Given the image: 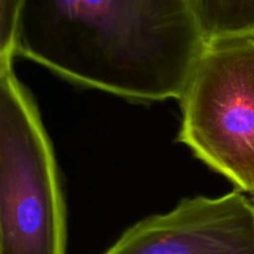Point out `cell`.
Returning a JSON list of instances; mask_svg holds the SVG:
<instances>
[{
  "instance_id": "obj_1",
  "label": "cell",
  "mask_w": 254,
  "mask_h": 254,
  "mask_svg": "<svg viewBox=\"0 0 254 254\" xmlns=\"http://www.w3.org/2000/svg\"><path fill=\"white\" fill-rule=\"evenodd\" d=\"M206 47L189 0H24L16 55L136 101L180 99Z\"/></svg>"
},
{
  "instance_id": "obj_2",
  "label": "cell",
  "mask_w": 254,
  "mask_h": 254,
  "mask_svg": "<svg viewBox=\"0 0 254 254\" xmlns=\"http://www.w3.org/2000/svg\"><path fill=\"white\" fill-rule=\"evenodd\" d=\"M51 141L12 62L0 64V254H66Z\"/></svg>"
},
{
  "instance_id": "obj_3",
  "label": "cell",
  "mask_w": 254,
  "mask_h": 254,
  "mask_svg": "<svg viewBox=\"0 0 254 254\" xmlns=\"http://www.w3.org/2000/svg\"><path fill=\"white\" fill-rule=\"evenodd\" d=\"M179 140L238 191L254 188V37L206 44L180 98Z\"/></svg>"
},
{
  "instance_id": "obj_4",
  "label": "cell",
  "mask_w": 254,
  "mask_h": 254,
  "mask_svg": "<svg viewBox=\"0 0 254 254\" xmlns=\"http://www.w3.org/2000/svg\"><path fill=\"white\" fill-rule=\"evenodd\" d=\"M103 254H254V203L238 190L184 198L129 227Z\"/></svg>"
},
{
  "instance_id": "obj_5",
  "label": "cell",
  "mask_w": 254,
  "mask_h": 254,
  "mask_svg": "<svg viewBox=\"0 0 254 254\" xmlns=\"http://www.w3.org/2000/svg\"><path fill=\"white\" fill-rule=\"evenodd\" d=\"M206 44L254 37V0H189Z\"/></svg>"
},
{
  "instance_id": "obj_6",
  "label": "cell",
  "mask_w": 254,
  "mask_h": 254,
  "mask_svg": "<svg viewBox=\"0 0 254 254\" xmlns=\"http://www.w3.org/2000/svg\"><path fill=\"white\" fill-rule=\"evenodd\" d=\"M24 0H0V64L16 56L20 12Z\"/></svg>"
},
{
  "instance_id": "obj_7",
  "label": "cell",
  "mask_w": 254,
  "mask_h": 254,
  "mask_svg": "<svg viewBox=\"0 0 254 254\" xmlns=\"http://www.w3.org/2000/svg\"><path fill=\"white\" fill-rule=\"evenodd\" d=\"M248 195H250V198L252 200V202L254 203V188L250 191V192H248Z\"/></svg>"
}]
</instances>
